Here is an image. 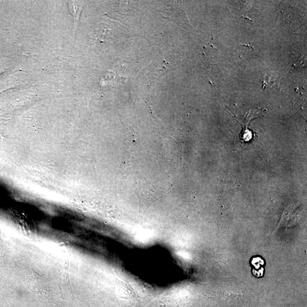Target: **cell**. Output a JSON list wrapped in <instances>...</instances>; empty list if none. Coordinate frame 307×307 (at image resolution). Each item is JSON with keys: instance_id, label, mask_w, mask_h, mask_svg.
I'll return each mask as SVG.
<instances>
[{"instance_id": "obj_2", "label": "cell", "mask_w": 307, "mask_h": 307, "mask_svg": "<svg viewBox=\"0 0 307 307\" xmlns=\"http://www.w3.org/2000/svg\"><path fill=\"white\" fill-rule=\"evenodd\" d=\"M252 264L254 268L252 269V274L257 278L262 277L264 276V260L260 256L253 257L252 260Z\"/></svg>"}, {"instance_id": "obj_1", "label": "cell", "mask_w": 307, "mask_h": 307, "mask_svg": "<svg viewBox=\"0 0 307 307\" xmlns=\"http://www.w3.org/2000/svg\"><path fill=\"white\" fill-rule=\"evenodd\" d=\"M68 11L74 18V30H76L78 20H80L82 6L80 2L76 1H69L68 2Z\"/></svg>"}]
</instances>
